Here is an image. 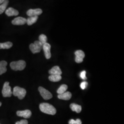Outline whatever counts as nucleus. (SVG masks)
I'll return each instance as SVG.
<instances>
[{
    "label": "nucleus",
    "mask_w": 124,
    "mask_h": 124,
    "mask_svg": "<svg viewBox=\"0 0 124 124\" xmlns=\"http://www.w3.org/2000/svg\"><path fill=\"white\" fill-rule=\"evenodd\" d=\"M40 109L43 113L51 115H55L57 112L56 109L53 105L48 103H42L40 104Z\"/></svg>",
    "instance_id": "nucleus-1"
},
{
    "label": "nucleus",
    "mask_w": 124,
    "mask_h": 124,
    "mask_svg": "<svg viewBox=\"0 0 124 124\" xmlns=\"http://www.w3.org/2000/svg\"><path fill=\"white\" fill-rule=\"evenodd\" d=\"M26 65V62L22 60H19L18 61H13L11 62L10 64L11 69L15 71L23 70L24 69Z\"/></svg>",
    "instance_id": "nucleus-2"
},
{
    "label": "nucleus",
    "mask_w": 124,
    "mask_h": 124,
    "mask_svg": "<svg viewBox=\"0 0 124 124\" xmlns=\"http://www.w3.org/2000/svg\"><path fill=\"white\" fill-rule=\"evenodd\" d=\"M13 94L14 96L17 97L19 99H23L25 97L26 94V91L25 89L20 87L19 86H15L13 88Z\"/></svg>",
    "instance_id": "nucleus-3"
},
{
    "label": "nucleus",
    "mask_w": 124,
    "mask_h": 124,
    "mask_svg": "<svg viewBox=\"0 0 124 124\" xmlns=\"http://www.w3.org/2000/svg\"><path fill=\"white\" fill-rule=\"evenodd\" d=\"M43 45L39 40H36L34 43H31L30 45V49L33 54L40 53L42 48Z\"/></svg>",
    "instance_id": "nucleus-4"
},
{
    "label": "nucleus",
    "mask_w": 124,
    "mask_h": 124,
    "mask_svg": "<svg viewBox=\"0 0 124 124\" xmlns=\"http://www.w3.org/2000/svg\"><path fill=\"white\" fill-rule=\"evenodd\" d=\"M2 96L5 97H10L12 95L11 87L9 85V82H5L2 90Z\"/></svg>",
    "instance_id": "nucleus-5"
},
{
    "label": "nucleus",
    "mask_w": 124,
    "mask_h": 124,
    "mask_svg": "<svg viewBox=\"0 0 124 124\" xmlns=\"http://www.w3.org/2000/svg\"><path fill=\"white\" fill-rule=\"evenodd\" d=\"M38 90L40 92V95L45 100H49L53 97L52 93L49 92L48 90L43 88V87L40 86L38 88Z\"/></svg>",
    "instance_id": "nucleus-6"
},
{
    "label": "nucleus",
    "mask_w": 124,
    "mask_h": 124,
    "mask_svg": "<svg viewBox=\"0 0 124 124\" xmlns=\"http://www.w3.org/2000/svg\"><path fill=\"white\" fill-rule=\"evenodd\" d=\"M75 61L77 63H80L83 61V58L85 57V53L82 50H77L75 53Z\"/></svg>",
    "instance_id": "nucleus-7"
},
{
    "label": "nucleus",
    "mask_w": 124,
    "mask_h": 124,
    "mask_svg": "<svg viewBox=\"0 0 124 124\" xmlns=\"http://www.w3.org/2000/svg\"><path fill=\"white\" fill-rule=\"evenodd\" d=\"M51 45L47 42L43 45L42 46V48L44 52L45 57L47 59H49L51 57Z\"/></svg>",
    "instance_id": "nucleus-8"
},
{
    "label": "nucleus",
    "mask_w": 124,
    "mask_h": 124,
    "mask_svg": "<svg viewBox=\"0 0 124 124\" xmlns=\"http://www.w3.org/2000/svg\"><path fill=\"white\" fill-rule=\"evenodd\" d=\"M26 22V19L21 17L15 18L12 21V24L15 25H22L25 24Z\"/></svg>",
    "instance_id": "nucleus-9"
},
{
    "label": "nucleus",
    "mask_w": 124,
    "mask_h": 124,
    "mask_svg": "<svg viewBox=\"0 0 124 124\" xmlns=\"http://www.w3.org/2000/svg\"><path fill=\"white\" fill-rule=\"evenodd\" d=\"M42 13V11L41 9L40 8L30 9L27 12V15L29 17L38 16V15H40Z\"/></svg>",
    "instance_id": "nucleus-10"
},
{
    "label": "nucleus",
    "mask_w": 124,
    "mask_h": 124,
    "mask_svg": "<svg viewBox=\"0 0 124 124\" xmlns=\"http://www.w3.org/2000/svg\"><path fill=\"white\" fill-rule=\"evenodd\" d=\"M31 115L32 113L31 111L28 109L23 111H18L17 112V115L20 117H23L26 119L30 118L31 117Z\"/></svg>",
    "instance_id": "nucleus-11"
},
{
    "label": "nucleus",
    "mask_w": 124,
    "mask_h": 124,
    "mask_svg": "<svg viewBox=\"0 0 124 124\" xmlns=\"http://www.w3.org/2000/svg\"><path fill=\"white\" fill-rule=\"evenodd\" d=\"M48 72L49 74H50L51 75H61L62 74V71L60 68L58 66L53 67L52 69L49 70Z\"/></svg>",
    "instance_id": "nucleus-12"
},
{
    "label": "nucleus",
    "mask_w": 124,
    "mask_h": 124,
    "mask_svg": "<svg viewBox=\"0 0 124 124\" xmlns=\"http://www.w3.org/2000/svg\"><path fill=\"white\" fill-rule=\"evenodd\" d=\"M5 13L8 16L11 17L13 16H17L19 14V12L17 10L14 9L13 8H9L6 10Z\"/></svg>",
    "instance_id": "nucleus-13"
},
{
    "label": "nucleus",
    "mask_w": 124,
    "mask_h": 124,
    "mask_svg": "<svg viewBox=\"0 0 124 124\" xmlns=\"http://www.w3.org/2000/svg\"><path fill=\"white\" fill-rule=\"evenodd\" d=\"M72 94L70 92H66L61 94H58V97L60 99L69 100L71 98Z\"/></svg>",
    "instance_id": "nucleus-14"
},
{
    "label": "nucleus",
    "mask_w": 124,
    "mask_h": 124,
    "mask_svg": "<svg viewBox=\"0 0 124 124\" xmlns=\"http://www.w3.org/2000/svg\"><path fill=\"white\" fill-rule=\"evenodd\" d=\"M8 65L7 62L5 61H1L0 62V75L5 73L7 71L6 66Z\"/></svg>",
    "instance_id": "nucleus-15"
},
{
    "label": "nucleus",
    "mask_w": 124,
    "mask_h": 124,
    "mask_svg": "<svg viewBox=\"0 0 124 124\" xmlns=\"http://www.w3.org/2000/svg\"><path fill=\"white\" fill-rule=\"evenodd\" d=\"M70 108L72 111L76 112L77 113H80L82 109L81 106L75 103H71L70 105Z\"/></svg>",
    "instance_id": "nucleus-16"
},
{
    "label": "nucleus",
    "mask_w": 124,
    "mask_h": 124,
    "mask_svg": "<svg viewBox=\"0 0 124 124\" xmlns=\"http://www.w3.org/2000/svg\"><path fill=\"white\" fill-rule=\"evenodd\" d=\"M13 45V43L10 41H8L3 43H0V49H9L12 47Z\"/></svg>",
    "instance_id": "nucleus-17"
},
{
    "label": "nucleus",
    "mask_w": 124,
    "mask_h": 124,
    "mask_svg": "<svg viewBox=\"0 0 124 124\" xmlns=\"http://www.w3.org/2000/svg\"><path fill=\"white\" fill-rule=\"evenodd\" d=\"M38 18V16L30 17L29 18H27L26 23L28 25H31L37 21Z\"/></svg>",
    "instance_id": "nucleus-18"
},
{
    "label": "nucleus",
    "mask_w": 124,
    "mask_h": 124,
    "mask_svg": "<svg viewBox=\"0 0 124 124\" xmlns=\"http://www.w3.org/2000/svg\"><path fill=\"white\" fill-rule=\"evenodd\" d=\"M49 80L52 82H58L62 79L61 75H51L49 76Z\"/></svg>",
    "instance_id": "nucleus-19"
},
{
    "label": "nucleus",
    "mask_w": 124,
    "mask_h": 124,
    "mask_svg": "<svg viewBox=\"0 0 124 124\" xmlns=\"http://www.w3.org/2000/svg\"><path fill=\"white\" fill-rule=\"evenodd\" d=\"M9 3V0H5L4 2L0 5V14L3 13Z\"/></svg>",
    "instance_id": "nucleus-20"
},
{
    "label": "nucleus",
    "mask_w": 124,
    "mask_h": 124,
    "mask_svg": "<svg viewBox=\"0 0 124 124\" xmlns=\"http://www.w3.org/2000/svg\"><path fill=\"white\" fill-rule=\"evenodd\" d=\"M68 89V86L66 85L63 84L61 85L57 90V93L58 94H61L66 92Z\"/></svg>",
    "instance_id": "nucleus-21"
},
{
    "label": "nucleus",
    "mask_w": 124,
    "mask_h": 124,
    "mask_svg": "<svg viewBox=\"0 0 124 124\" xmlns=\"http://www.w3.org/2000/svg\"><path fill=\"white\" fill-rule=\"evenodd\" d=\"M39 41L43 45L46 43L47 40V38L46 35H45L44 34H41L39 36Z\"/></svg>",
    "instance_id": "nucleus-22"
},
{
    "label": "nucleus",
    "mask_w": 124,
    "mask_h": 124,
    "mask_svg": "<svg viewBox=\"0 0 124 124\" xmlns=\"http://www.w3.org/2000/svg\"><path fill=\"white\" fill-rule=\"evenodd\" d=\"M69 124H81L82 122L80 119H77L76 120H74L73 119H71L69 121Z\"/></svg>",
    "instance_id": "nucleus-23"
},
{
    "label": "nucleus",
    "mask_w": 124,
    "mask_h": 124,
    "mask_svg": "<svg viewBox=\"0 0 124 124\" xmlns=\"http://www.w3.org/2000/svg\"><path fill=\"white\" fill-rule=\"evenodd\" d=\"M86 71L85 70H83V71L81 72L80 74V78L83 79V80H86L87 78L86 77Z\"/></svg>",
    "instance_id": "nucleus-24"
},
{
    "label": "nucleus",
    "mask_w": 124,
    "mask_h": 124,
    "mask_svg": "<svg viewBox=\"0 0 124 124\" xmlns=\"http://www.w3.org/2000/svg\"><path fill=\"white\" fill-rule=\"evenodd\" d=\"M87 85H88V83L87 82H85V81L81 82V84L80 85V88L82 89V90H85V89H86V88L87 86Z\"/></svg>",
    "instance_id": "nucleus-25"
},
{
    "label": "nucleus",
    "mask_w": 124,
    "mask_h": 124,
    "mask_svg": "<svg viewBox=\"0 0 124 124\" xmlns=\"http://www.w3.org/2000/svg\"><path fill=\"white\" fill-rule=\"evenodd\" d=\"M15 124H28V121L27 120H22L20 121L17 122Z\"/></svg>",
    "instance_id": "nucleus-26"
},
{
    "label": "nucleus",
    "mask_w": 124,
    "mask_h": 124,
    "mask_svg": "<svg viewBox=\"0 0 124 124\" xmlns=\"http://www.w3.org/2000/svg\"><path fill=\"white\" fill-rule=\"evenodd\" d=\"M4 1V0H0V5L2 4Z\"/></svg>",
    "instance_id": "nucleus-27"
},
{
    "label": "nucleus",
    "mask_w": 124,
    "mask_h": 124,
    "mask_svg": "<svg viewBox=\"0 0 124 124\" xmlns=\"http://www.w3.org/2000/svg\"><path fill=\"white\" fill-rule=\"evenodd\" d=\"M1 102H0V107L1 106Z\"/></svg>",
    "instance_id": "nucleus-28"
}]
</instances>
